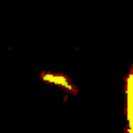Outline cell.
I'll return each instance as SVG.
<instances>
[{
	"label": "cell",
	"mask_w": 133,
	"mask_h": 133,
	"mask_svg": "<svg viewBox=\"0 0 133 133\" xmlns=\"http://www.w3.org/2000/svg\"><path fill=\"white\" fill-rule=\"evenodd\" d=\"M129 122L133 128V77L129 78Z\"/></svg>",
	"instance_id": "1"
}]
</instances>
